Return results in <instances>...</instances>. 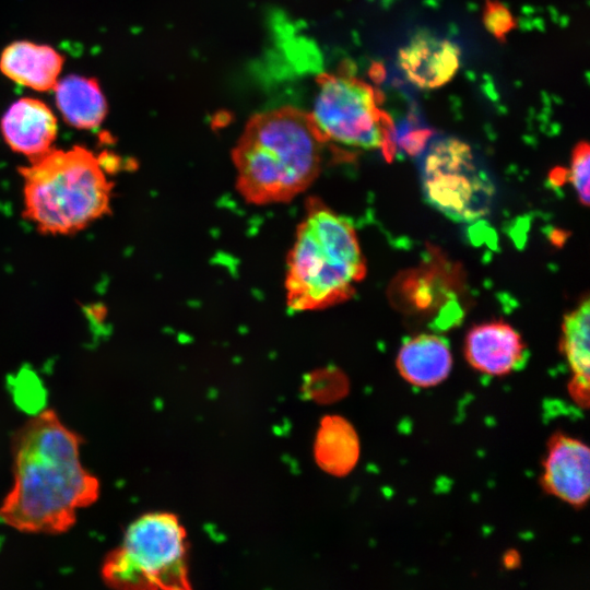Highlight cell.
Returning <instances> with one entry per match:
<instances>
[{"label": "cell", "mask_w": 590, "mask_h": 590, "mask_svg": "<svg viewBox=\"0 0 590 590\" xmlns=\"http://www.w3.org/2000/svg\"><path fill=\"white\" fill-rule=\"evenodd\" d=\"M86 148L51 149L20 169L24 216L43 234H75L110 213L113 182Z\"/></svg>", "instance_id": "277c9868"}, {"label": "cell", "mask_w": 590, "mask_h": 590, "mask_svg": "<svg viewBox=\"0 0 590 590\" xmlns=\"http://www.w3.org/2000/svg\"><path fill=\"white\" fill-rule=\"evenodd\" d=\"M485 28L497 39H504L516 22L511 12L496 0H487L483 12Z\"/></svg>", "instance_id": "ac0fdd59"}, {"label": "cell", "mask_w": 590, "mask_h": 590, "mask_svg": "<svg viewBox=\"0 0 590 590\" xmlns=\"http://www.w3.org/2000/svg\"><path fill=\"white\" fill-rule=\"evenodd\" d=\"M418 169L425 201L448 219L471 223L489 213L494 182L467 142L433 138L421 150Z\"/></svg>", "instance_id": "8992f818"}, {"label": "cell", "mask_w": 590, "mask_h": 590, "mask_svg": "<svg viewBox=\"0 0 590 590\" xmlns=\"http://www.w3.org/2000/svg\"><path fill=\"white\" fill-rule=\"evenodd\" d=\"M519 564H520V557L516 552L510 551L509 553L505 554L504 566L506 568L514 569L518 567Z\"/></svg>", "instance_id": "d6986e66"}, {"label": "cell", "mask_w": 590, "mask_h": 590, "mask_svg": "<svg viewBox=\"0 0 590 590\" xmlns=\"http://www.w3.org/2000/svg\"><path fill=\"white\" fill-rule=\"evenodd\" d=\"M54 90L57 107L71 127L92 130L104 121L108 107L96 80L72 74L58 81Z\"/></svg>", "instance_id": "9a60e30c"}, {"label": "cell", "mask_w": 590, "mask_h": 590, "mask_svg": "<svg viewBox=\"0 0 590 590\" xmlns=\"http://www.w3.org/2000/svg\"><path fill=\"white\" fill-rule=\"evenodd\" d=\"M323 142L307 113L292 107L252 117L233 149L236 188L249 203H283L318 177Z\"/></svg>", "instance_id": "7a4b0ae2"}, {"label": "cell", "mask_w": 590, "mask_h": 590, "mask_svg": "<svg viewBox=\"0 0 590 590\" xmlns=\"http://www.w3.org/2000/svg\"><path fill=\"white\" fill-rule=\"evenodd\" d=\"M62 64L56 49L26 40L10 44L0 56V70L7 78L42 92L54 90Z\"/></svg>", "instance_id": "7c38bea8"}, {"label": "cell", "mask_w": 590, "mask_h": 590, "mask_svg": "<svg viewBox=\"0 0 590 590\" xmlns=\"http://www.w3.org/2000/svg\"><path fill=\"white\" fill-rule=\"evenodd\" d=\"M82 438L46 409L12 439L13 483L0 505L3 523L23 533L61 534L94 504L98 479L81 463Z\"/></svg>", "instance_id": "6da1fadb"}, {"label": "cell", "mask_w": 590, "mask_h": 590, "mask_svg": "<svg viewBox=\"0 0 590 590\" xmlns=\"http://www.w3.org/2000/svg\"><path fill=\"white\" fill-rule=\"evenodd\" d=\"M397 367L401 377L418 388H430L446 380L452 367L448 341L423 333L408 339L398 352Z\"/></svg>", "instance_id": "4fadbf2b"}, {"label": "cell", "mask_w": 590, "mask_h": 590, "mask_svg": "<svg viewBox=\"0 0 590 590\" xmlns=\"http://www.w3.org/2000/svg\"><path fill=\"white\" fill-rule=\"evenodd\" d=\"M590 150L587 142L578 143L571 155L569 179L581 204L589 205Z\"/></svg>", "instance_id": "e0dca14e"}, {"label": "cell", "mask_w": 590, "mask_h": 590, "mask_svg": "<svg viewBox=\"0 0 590 590\" xmlns=\"http://www.w3.org/2000/svg\"><path fill=\"white\" fill-rule=\"evenodd\" d=\"M541 484L557 499L582 508L590 496V451L586 444L555 434L547 444Z\"/></svg>", "instance_id": "ba28073f"}, {"label": "cell", "mask_w": 590, "mask_h": 590, "mask_svg": "<svg viewBox=\"0 0 590 590\" xmlns=\"http://www.w3.org/2000/svg\"><path fill=\"white\" fill-rule=\"evenodd\" d=\"M586 296L564 316L560 347L573 371L569 392L576 403H589L590 307Z\"/></svg>", "instance_id": "5bb4252c"}, {"label": "cell", "mask_w": 590, "mask_h": 590, "mask_svg": "<svg viewBox=\"0 0 590 590\" xmlns=\"http://www.w3.org/2000/svg\"><path fill=\"white\" fill-rule=\"evenodd\" d=\"M320 469L334 476L350 473L359 458V440L354 427L339 415L324 416L314 446Z\"/></svg>", "instance_id": "2e32d148"}, {"label": "cell", "mask_w": 590, "mask_h": 590, "mask_svg": "<svg viewBox=\"0 0 590 590\" xmlns=\"http://www.w3.org/2000/svg\"><path fill=\"white\" fill-rule=\"evenodd\" d=\"M460 48L430 31L416 32L398 51V67L404 78L421 90L449 83L460 68Z\"/></svg>", "instance_id": "9c48e42d"}, {"label": "cell", "mask_w": 590, "mask_h": 590, "mask_svg": "<svg viewBox=\"0 0 590 590\" xmlns=\"http://www.w3.org/2000/svg\"><path fill=\"white\" fill-rule=\"evenodd\" d=\"M187 533L170 512H148L132 521L105 557L103 581L128 590L189 589Z\"/></svg>", "instance_id": "5b68a950"}, {"label": "cell", "mask_w": 590, "mask_h": 590, "mask_svg": "<svg viewBox=\"0 0 590 590\" xmlns=\"http://www.w3.org/2000/svg\"><path fill=\"white\" fill-rule=\"evenodd\" d=\"M464 356L479 373L505 376L527 362L528 350L520 333L503 320L472 327L464 341Z\"/></svg>", "instance_id": "30bf717a"}, {"label": "cell", "mask_w": 590, "mask_h": 590, "mask_svg": "<svg viewBox=\"0 0 590 590\" xmlns=\"http://www.w3.org/2000/svg\"><path fill=\"white\" fill-rule=\"evenodd\" d=\"M366 274L353 225L318 198H309L286 260V305L322 310L350 299Z\"/></svg>", "instance_id": "3957f363"}, {"label": "cell", "mask_w": 590, "mask_h": 590, "mask_svg": "<svg viewBox=\"0 0 590 590\" xmlns=\"http://www.w3.org/2000/svg\"><path fill=\"white\" fill-rule=\"evenodd\" d=\"M0 129L8 146L30 161L48 153L58 134L52 110L32 97L13 103L2 117Z\"/></svg>", "instance_id": "8fae6325"}, {"label": "cell", "mask_w": 590, "mask_h": 590, "mask_svg": "<svg viewBox=\"0 0 590 590\" xmlns=\"http://www.w3.org/2000/svg\"><path fill=\"white\" fill-rule=\"evenodd\" d=\"M308 116L324 144L382 149L389 158V119L378 107L373 87L364 81L346 74L321 76Z\"/></svg>", "instance_id": "52a82bcc"}]
</instances>
